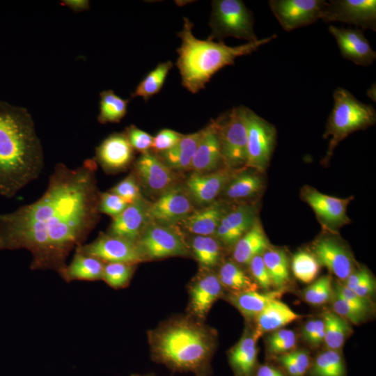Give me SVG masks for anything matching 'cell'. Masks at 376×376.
Segmentation results:
<instances>
[{"label": "cell", "instance_id": "1f68e13d", "mask_svg": "<svg viewBox=\"0 0 376 376\" xmlns=\"http://www.w3.org/2000/svg\"><path fill=\"white\" fill-rule=\"evenodd\" d=\"M189 249L203 269H210L220 260L219 241L212 236L195 235L191 239Z\"/></svg>", "mask_w": 376, "mask_h": 376}, {"label": "cell", "instance_id": "8992f818", "mask_svg": "<svg viewBox=\"0 0 376 376\" xmlns=\"http://www.w3.org/2000/svg\"><path fill=\"white\" fill-rule=\"evenodd\" d=\"M212 7L209 39L220 42L231 36L248 42L258 40L253 29V15L242 1L214 0Z\"/></svg>", "mask_w": 376, "mask_h": 376}, {"label": "cell", "instance_id": "2e32d148", "mask_svg": "<svg viewBox=\"0 0 376 376\" xmlns=\"http://www.w3.org/2000/svg\"><path fill=\"white\" fill-rule=\"evenodd\" d=\"M235 174L234 169L226 166L209 173L194 172L186 181V189L194 201L209 205L214 202Z\"/></svg>", "mask_w": 376, "mask_h": 376}, {"label": "cell", "instance_id": "30bf717a", "mask_svg": "<svg viewBox=\"0 0 376 376\" xmlns=\"http://www.w3.org/2000/svg\"><path fill=\"white\" fill-rule=\"evenodd\" d=\"M75 250L95 257L104 263H123L137 265L146 261L136 242L107 233H100L93 242Z\"/></svg>", "mask_w": 376, "mask_h": 376}, {"label": "cell", "instance_id": "f1b7e54d", "mask_svg": "<svg viewBox=\"0 0 376 376\" xmlns=\"http://www.w3.org/2000/svg\"><path fill=\"white\" fill-rule=\"evenodd\" d=\"M269 246L264 230L256 220L235 244L233 256L237 264H249L253 258L262 255L268 249Z\"/></svg>", "mask_w": 376, "mask_h": 376}, {"label": "cell", "instance_id": "8d00e7d4", "mask_svg": "<svg viewBox=\"0 0 376 376\" xmlns=\"http://www.w3.org/2000/svg\"><path fill=\"white\" fill-rule=\"evenodd\" d=\"M100 97L98 122L102 124L119 123L127 113L130 100L123 99L112 90L102 91Z\"/></svg>", "mask_w": 376, "mask_h": 376}, {"label": "cell", "instance_id": "277c9868", "mask_svg": "<svg viewBox=\"0 0 376 376\" xmlns=\"http://www.w3.org/2000/svg\"><path fill=\"white\" fill-rule=\"evenodd\" d=\"M193 26L189 18H183L182 29L178 33L181 45L177 49L176 62L182 85L191 93L203 89L217 72L225 66L233 65L237 57L250 54L276 38L274 34L254 42L230 47L222 41L196 38L192 33Z\"/></svg>", "mask_w": 376, "mask_h": 376}, {"label": "cell", "instance_id": "ee69618b", "mask_svg": "<svg viewBox=\"0 0 376 376\" xmlns=\"http://www.w3.org/2000/svg\"><path fill=\"white\" fill-rule=\"evenodd\" d=\"M129 203L119 196L111 192H100L99 212L111 216L112 218L121 213Z\"/></svg>", "mask_w": 376, "mask_h": 376}, {"label": "cell", "instance_id": "9f6ffc18", "mask_svg": "<svg viewBox=\"0 0 376 376\" xmlns=\"http://www.w3.org/2000/svg\"><path fill=\"white\" fill-rule=\"evenodd\" d=\"M315 325V320L312 319L308 320L303 327L301 335L303 338L308 342L310 338Z\"/></svg>", "mask_w": 376, "mask_h": 376}, {"label": "cell", "instance_id": "ba28073f", "mask_svg": "<svg viewBox=\"0 0 376 376\" xmlns=\"http://www.w3.org/2000/svg\"><path fill=\"white\" fill-rule=\"evenodd\" d=\"M223 163L236 170L245 167L247 162L246 127L238 107H234L215 120Z\"/></svg>", "mask_w": 376, "mask_h": 376}, {"label": "cell", "instance_id": "603a6c76", "mask_svg": "<svg viewBox=\"0 0 376 376\" xmlns=\"http://www.w3.org/2000/svg\"><path fill=\"white\" fill-rule=\"evenodd\" d=\"M304 198L317 216L329 226H336L348 221L346 210L351 198H339L307 189Z\"/></svg>", "mask_w": 376, "mask_h": 376}, {"label": "cell", "instance_id": "ffe728a7", "mask_svg": "<svg viewBox=\"0 0 376 376\" xmlns=\"http://www.w3.org/2000/svg\"><path fill=\"white\" fill-rule=\"evenodd\" d=\"M314 256L320 265L344 281L353 272L354 264L350 254L338 242L331 237H322L313 244Z\"/></svg>", "mask_w": 376, "mask_h": 376}, {"label": "cell", "instance_id": "484cf974", "mask_svg": "<svg viewBox=\"0 0 376 376\" xmlns=\"http://www.w3.org/2000/svg\"><path fill=\"white\" fill-rule=\"evenodd\" d=\"M256 341L253 332L246 334L230 350L229 363L236 376H253L257 368Z\"/></svg>", "mask_w": 376, "mask_h": 376}, {"label": "cell", "instance_id": "d6986e66", "mask_svg": "<svg viewBox=\"0 0 376 376\" xmlns=\"http://www.w3.org/2000/svg\"><path fill=\"white\" fill-rule=\"evenodd\" d=\"M148 204L141 198L112 218L107 233L136 242L148 225Z\"/></svg>", "mask_w": 376, "mask_h": 376}, {"label": "cell", "instance_id": "816d5d0a", "mask_svg": "<svg viewBox=\"0 0 376 376\" xmlns=\"http://www.w3.org/2000/svg\"><path fill=\"white\" fill-rule=\"evenodd\" d=\"M324 324L322 319L315 320V325L313 331L308 342L313 346H318L324 342Z\"/></svg>", "mask_w": 376, "mask_h": 376}, {"label": "cell", "instance_id": "681fc988", "mask_svg": "<svg viewBox=\"0 0 376 376\" xmlns=\"http://www.w3.org/2000/svg\"><path fill=\"white\" fill-rule=\"evenodd\" d=\"M287 354L295 363L300 375L306 376L312 363L309 354L304 350H292Z\"/></svg>", "mask_w": 376, "mask_h": 376}, {"label": "cell", "instance_id": "bcb514c9", "mask_svg": "<svg viewBox=\"0 0 376 376\" xmlns=\"http://www.w3.org/2000/svg\"><path fill=\"white\" fill-rule=\"evenodd\" d=\"M124 132L134 150L142 153L152 148L153 137L145 131L139 129L134 125H130L126 127Z\"/></svg>", "mask_w": 376, "mask_h": 376}, {"label": "cell", "instance_id": "5bb4252c", "mask_svg": "<svg viewBox=\"0 0 376 376\" xmlns=\"http://www.w3.org/2000/svg\"><path fill=\"white\" fill-rule=\"evenodd\" d=\"M134 159V149L125 132L113 133L95 148V161L107 173L125 170Z\"/></svg>", "mask_w": 376, "mask_h": 376}, {"label": "cell", "instance_id": "7a4b0ae2", "mask_svg": "<svg viewBox=\"0 0 376 376\" xmlns=\"http://www.w3.org/2000/svg\"><path fill=\"white\" fill-rule=\"evenodd\" d=\"M44 163L30 113L0 100V196L15 197L40 175Z\"/></svg>", "mask_w": 376, "mask_h": 376}, {"label": "cell", "instance_id": "f546056e", "mask_svg": "<svg viewBox=\"0 0 376 376\" xmlns=\"http://www.w3.org/2000/svg\"><path fill=\"white\" fill-rule=\"evenodd\" d=\"M201 134V130L183 135L175 146L161 152L160 159L171 169L190 168Z\"/></svg>", "mask_w": 376, "mask_h": 376}, {"label": "cell", "instance_id": "f6af8a7d", "mask_svg": "<svg viewBox=\"0 0 376 376\" xmlns=\"http://www.w3.org/2000/svg\"><path fill=\"white\" fill-rule=\"evenodd\" d=\"M349 304L368 315L373 311V304L369 298L357 295L354 291L337 282L333 288Z\"/></svg>", "mask_w": 376, "mask_h": 376}, {"label": "cell", "instance_id": "836d02e7", "mask_svg": "<svg viewBox=\"0 0 376 376\" xmlns=\"http://www.w3.org/2000/svg\"><path fill=\"white\" fill-rule=\"evenodd\" d=\"M217 275L222 286L233 292L256 290L258 288V285L244 270L232 261L223 263Z\"/></svg>", "mask_w": 376, "mask_h": 376}, {"label": "cell", "instance_id": "4316f807", "mask_svg": "<svg viewBox=\"0 0 376 376\" xmlns=\"http://www.w3.org/2000/svg\"><path fill=\"white\" fill-rule=\"evenodd\" d=\"M104 264L95 257L75 250L71 262L67 264L60 276L67 283L102 280Z\"/></svg>", "mask_w": 376, "mask_h": 376}, {"label": "cell", "instance_id": "f5cc1de1", "mask_svg": "<svg viewBox=\"0 0 376 376\" xmlns=\"http://www.w3.org/2000/svg\"><path fill=\"white\" fill-rule=\"evenodd\" d=\"M368 273L369 272L365 268L360 269L355 272L353 271L343 281V284L348 289L352 290Z\"/></svg>", "mask_w": 376, "mask_h": 376}, {"label": "cell", "instance_id": "83f0119b", "mask_svg": "<svg viewBox=\"0 0 376 376\" xmlns=\"http://www.w3.org/2000/svg\"><path fill=\"white\" fill-rule=\"evenodd\" d=\"M282 289L260 293L247 290L230 293L228 300L247 319L255 318L271 301L279 299L283 294Z\"/></svg>", "mask_w": 376, "mask_h": 376}, {"label": "cell", "instance_id": "e0dca14e", "mask_svg": "<svg viewBox=\"0 0 376 376\" xmlns=\"http://www.w3.org/2000/svg\"><path fill=\"white\" fill-rule=\"evenodd\" d=\"M329 32L334 37L341 55L346 59L362 66H368L376 58L361 29H345L330 25Z\"/></svg>", "mask_w": 376, "mask_h": 376}, {"label": "cell", "instance_id": "3957f363", "mask_svg": "<svg viewBox=\"0 0 376 376\" xmlns=\"http://www.w3.org/2000/svg\"><path fill=\"white\" fill-rule=\"evenodd\" d=\"M149 343L153 359L171 369L207 376L214 350L210 329L191 318L171 319L150 331Z\"/></svg>", "mask_w": 376, "mask_h": 376}, {"label": "cell", "instance_id": "4fadbf2b", "mask_svg": "<svg viewBox=\"0 0 376 376\" xmlns=\"http://www.w3.org/2000/svg\"><path fill=\"white\" fill-rule=\"evenodd\" d=\"M187 189L175 185L148 204L149 221L162 225L180 221L194 210Z\"/></svg>", "mask_w": 376, "mask_h": 376}, {"label": "cell", "instance_id": "d4e9b609", "mask_svg": "<svg viewBox=\"0 0 376 376\" xmlns=\"http://www.w3.org/2000/svg\"><path fill=\"white\" fill-rule=\"evenodd\" d=\"M300 317L279 299L273 300L256 316V327L253 334L258 340L263 334L278 330Z\"/></svg>", "mask_w": 376, "mask_h": 376}, {"label": "cell", "instance_id": "db71d44e", "mask_svg": "<svg viewBox=\"0 0 376 376\" xmlns=\"http://www.w3.org/2000/svg\"><path fill=\"white\" fill-rule=\"evenodd\" d=\"M253 376H288L278 368L268 364H263L257 366Z\"/></svg>", "mask_w": 376, "mask_h": 376}, {"label": "cell", "instance_id": "b9f144b4", "mask_svg": "<svg viewBox=\"0 0 376 376\" xmlns=\"http://www.w3.org/2000/svg\"><path fill=\"white\" fill-rule=\"evenodd\" d=\"M109 191L119 196L129 204L142 198L139 180L134 172L120 181Z\"/></svg>", "mask_w": 376, "mask_h": 376}, {"label": "cell", "instance_id": "7bdbcfd3", "mask_svg": "<svg viewBox=\"0 0 376 376\" xmlns=\"http://www.w3.org/2000/svg\"><path fill=\"white\" fill-rule=\"evenodd\" d=\"M331 300L333 312L353 324H358L367 317L366 315L349 304L334 290Z\"/></svg>", "mask_w": 376, "mask_h": 376}, {"label": "cell", "instance_id": "f907efd6", "mask_svg": "<svg viewBox=\"0 0 376 376\" xmlns=\"http://www.w3.org/2000/svg\"><path fill=\"white\" fill-rule=\"evenodd\" d=\"M375 288V281L370 274L368 273L352 291L361 297L369 298L373 293Z\"/></svg>", "mask_w": 376, "mask_h": 376}, {"label": "cell", "instance_id": "44dd1931", "mask_svg": "<svg viewBox=\"0 0 376 376\" xmlns=\"http://www.w3.org/2000/svg\"><path fill=\"white\" fill-rule=\"evenodd\" d=\"M256 221V209L242 205L226 212L214 233L217 239L226 246H234Z\"/></svg>", "mask_w": 376, "mask_h": 376}, {"label": "cell", "instance_id": "7402d4cb", "mask_svg": "<svg viewBox=\"0 0 376 376\" xmlns=\"http://www.w3.org/2000/svg\"><path fill=\"white\" fill-rule=\"evenodd\" d=\"M223 162L215 120L201 130V137L190 169L196 173H209L218 169Z\"/></svg>", "mask_w": 376, "mask_h": 376}, {"label": "cell", "instance_id": "74e56055", "mask_svg": "<svg viewBox=\"0 0 376 376\" xmlns=\"http://www.w3.org/2000/svg\"><path fill=\"white\" fill-rule=\"evenodd\" d=\"M172 67L170 61L159 63L138 84L131 97H141L147 101L159 93Z\"/></svg>", "mask_w": 376, "mask_h": 376}, {"label": "cell", "instance_id": "6f0895ef", "mask_svg": "<svg viewBox=\"0 0 376 376\" xmlns=\"http://www.w3.org/2000/svg\"><path fill=\"white\" fill-rule=\"evenodd\" d=\"M131 376H155L152 374H145V375H141V374H132Z\"/></svg>", "mask_w": 376, "mask_h": 376}, {"label": "cell", "instance_id": "7dc6e473", "mask_svg": "<svg viewBox=\"0 0 376 376\" xmlns=\"http://www.w3.org/2000/svg\"><path fill=\"white\" fill-rule=\"evenodd\" d=\"M248 265L255 283L263 289L269 291L273 284L262 255L253 258Z\"/></svg>", "mask_w": 376, "mask_h": 376}, {"label": "cell", "instance_id": "ab89813d", "mask_svg": "<svg viewBox=\"0 0 376 376\" xmlns=\"http://www.w3.org/2000/svg\"><path fill=\"white\" fill-rule=\"evenodd\" d=\"M136 265L123 263H105L102 280L113 289L126 288L133 276Z\"/></svg>", "mask_w": 376, "mask_h": 376}, {"label": "cell", "instance_id": "6da1fadb", "mask_svg": "<svg viewBox=\"0 0 376 376\" xmlns=\"http://www.w3.org/2000/svg\"><path fill=\"white\" fill-rule=\"evenodd\" d=\"M97 169L94 159L73 169L56 164L38 199L0 213V251L26 249L31 269L60 276L71 251L84 244L100 219Z\"/></svg>", "mask_w": 376, "mask_h": 376}, {"label": "cell", "instance_id": "9c48e42d", "mask_svg": "<svg viewBox=\"0 0 376 376\" xmlns=\"http://www.w3.org/2000/svg\"><path fill=\"white\" fill-rule=\"evenodd\" d=\"M136 243L146 260L188 256L190 251L179 232L155 223L146 226Z\"/></svg>", "mask_w": 376, "mask_h": 376}, {"label": "cell", "instance_id": "e575fe53", "mask_svg": "<svg viewBox=\"0 0 376 376\" xmlns=\"http://www.w3.org/2000/svg\"><path fill=\"white\" fill-rule=\"evenodd\" d=\"M309 376H346V368L338 350L327 349L312 361Z\"/></svg>", "mask_w": 376, "mask_h": 376}, {"label": "cell", "instance_id": "4dcf8cb0", "mask_svg": "<svg viewBox=\"0 0 376 376\" xmlns=\"http://www.w3.org/2000/svg\"><path fill=\"white\" fill-rule=\"evenodd\" d=\"M263 187L262 178L254 173L242 172L235 174L223 190L229 200L236 201L256 196Z\"/></svg>", "mask_w": 376, "mask_h": 376}, {"label": "cell", "instance_id": "d6a6232c", "mask_svg": "<svg viewBox=\"0 0 376 376\" xmlns=\"http://www.w3.org/2000/svg\"><path fill=\"white\" fill-rule=\"evenodd\" d=\"M322 320L324 324V343L327 349L339 351L350 334L351 327L345 319L331 311L324 313Z\"/></svg>", "mask_w": 376, "mask_h": 376}, {"label": "cell", "instance_id": "7c38bea8", "mask_svg": "<svg viewBox=\"0 0 376 376\" xmlns=\"http://www.w3.org/2000/svg\"><path fill=\"white\" fill-rule=\"evenodd\" d=\"M321 19L325 22H340L376 31L375 0H330Z\"/></svg>", "mask_w": 376, "mask_h": 376}, {"label": "cell", "instance_id": "52a82bcc", "mask_svg": "<svg viewBox=\"0 0 376 376\" xmlns=\"http://www.w3.org/2000/svg\"><path fill=\"white\" fill-rule=\"evenodd\" d=\"M244 121L247 141L246 167L262 171L266 169L274 148L275 127L250 109L238 107Z\"/></svg>", "mask_w": 376, "mask_h": 376}, {"label": "cell", "instance_id": "c3c4849f", "mask_svg": "<svg viewBox=\"0 0 376 376\" xmlns=\"http://www.w3.org/2000/svg\"><path fill=\"white\" fill-rule=\"evenodd\" d=\"M182 136L172 130H162L153 137L152 148L159 152L166 151L175 146Z\"/></svg>", "mask_w": 376, "mask_h": 376}, {"label": "cell", "instance_id": "5b68a950", "mask_svg": "<svg viewBox=\"0 0 376 376\" xmlns=\"http://www.w3.org/2000/svg\"><path fill=\"white\" fill-rule=\"evenodd\" d=\"M334 107L329 116L324 137L331 136L328 156L343 139L375 123L376 112L370 104L358 100L347 89L338 87L333 95Z\"/></svg>", "mask_w": 376, "mask_h": 376}, {"label": "cell", "instance_id": "ac0fdd59", "mask_svg": "<svg viewBox=\"0 0 376 376\" xmlns=\"http://www.w3.org/2000/svg\"><path fill=\"white\" fill-rule=\"evenodd\" d=\"M202 272L189 286V309L197 320L205 318L212 304L221 297L223 286L217 274Z\"/></svg>", "mask_w": 376, "mask_h": 376}, {"label": "cell", "instance_id": "f35d334b", "mask_svg": "<svg viewBox=\"0 0 376 376\" xmlns=\"http://www.w3.org/2000/svg\"><path fill=\"white\" fill-rule=\"evenodd\" d=\"M320 265L313 254L306 251L295 253L292 260L294 276L304 283L314 281L320 272Z\"/></svg>", "mask_w": 376, "mask_h": 376}, {"label": "cell", "instance_id": "d590c367", "mask_svg": "<svg viewBox=\"0 0 376 376\" xmlns=\"http://www.w3.org/2000/svg\"><path fill=\"white\" fill-rule=\"evenodd\" d=\"M262 257L273 286L282 289L290 281L289 260L281 249H268Z\"/></svg>", "mask_w": 376, "mask_h": 376}, {"label": "cell", "instance_id": "11a10c76", "mask_svg": "<svg viewBox=\"0 0 376 376\" xmlns=\"http://www.w3.org/2000/svg\"><path fill=\"white\" fill-rule=\"evenodd\" d=\"M61 4L65 6L75 12H80L89 8V1L86 0H65Z\"/></svg>", "mask_w": 376, "mask_h": 376}, {"label": "cell", "instance_id": "cb8c5ba5", "mask_svg": "<svg viewBox=\"0 0 376 376\" xmlns=\"http://www.w3.org/2000/svg\"><path fill=\"white\" fill-rule=\"evenodd\" d=\"M226 211L223 205L213 202L194 210L180 221L185 230L195 235L212 236Z\"/></svg>", "mask_w": 376, "mask_h": 376}, {"label": "cell", "instance_id": "8fae6325", "mask_svg": "<svg viewBox=\"0 0 376 376\" xmlns=\"http://www.w3.org/2000/svg\"><path fill=\"white\" fill-rule=\"evenodd\" d=\"M324 0H269L274 15L286 31L311 24L321 19Z\"/></svg>", "mask_w": 376, "mask_h": 376}, {"label": "cell", "instance_id": "60d3db41", "mask_svg": "<svg viewBox=\"0 0 376 376\" xmlns=\"http://www.w3.org/2000/svg\"><path fill=\"white\" fill-rule=\"evenodd\" d=\"M334 289L329 276H323L313 282L304 292V299L312 305H321L331 300Z\"/></svg>", "mask_w": 376, "mask_h": 376}, {"label": "cell", "instance_id": "9a60e30c", "mask_svg": "<svg viewBox=\"0 0 376 376\" xmlns=\"http://www.w3.org/2000/svg\"><path fill=\"white\" fill-rule=\"evenodd\" d=\"M134 173L150 191L162 194L175 186V176L158 156L147 151L136 160Z\"/></svg>", "mask_w": 376, "mask_h": 376}]
</instances>
